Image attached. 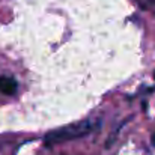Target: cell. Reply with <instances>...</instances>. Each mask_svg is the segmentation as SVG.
I'll list each match as a JSON object with an SVG mask.
<instances>
[{
  "instance_id": "1",
  "label": "cell",
  "mask_w": 155,
  "mask_h": 155,
  "mask_svg": "<svg viewBox=\"0 0 155 155\" xmlns=\"http://www.w3.org/2000/svg\"><path fill=\"white\" fill-rule=\"evenodd\" d=\"M94 128H95V124L92 120H81V122H75V124L66 125L63 128L54 130L51 133L45 134L44 145L45 146H53V145L63 143V142H68V140L80 139V137L92 133Z\"/></svg>"
},
{
  "instance_id": "2",
  "label": "cell",
  "mask_w": 155,
  "mask_h": 155,
  "mask_svg": "<svg viewBox=\"0 0 155 155\" xmlns=\"http://www.w3.org/2000/svg\"><path fill=\"white\" fill-rule=\"evenodd\" d=\"M18 89V84L14 77L9 75H0V92L5 95H14Z\"/></svg>"
},
{
  "instance_id": "3",
  "label": "cell",
  "mask_w": 155,
  "mask_h": 155,
  "mask_svg": "<svg viewBox=\"0 0 155 155\" xmlns=\"http://www.w3.org/2000/svg\"><path fill=\"white\" fill-rule=\"evenodd\" d=\"M152 145H154V146H155V133H154V134H152Z\"/></svg>"
},
{
  "instance_id": "4",
  "label": "cell",
  "mask_w": 155,
  "mask_h": 155,
  "mask_svg": "<svg viewBox=\"0 0 155 155\" xmlns=\"http://www.w3.org/2000/svg\"><path fill=\"white\" fill-rule=\"evenodd\" d=\"M154 78H155V74H154Z\"/></svg>"
}]
</instances>
